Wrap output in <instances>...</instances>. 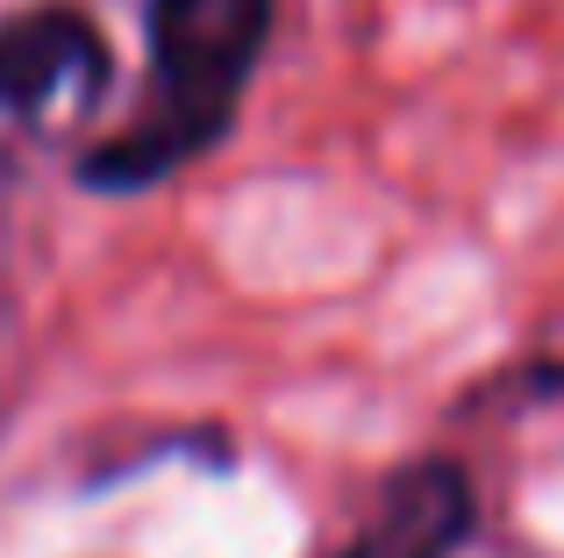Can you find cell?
Masks as SVG:
<instances>
[{"label": "cell", "instance_id": "cell-2", "mask_svg": "<svg viewBox=\"0 0 564 558\" xmlns=\"http://www.w3.org/2000/svg\"><path fill=\"white\" fill-rule=\"evenodd\" d=\"M108 36L86 8L72 0H36V8L0 22V115H43V108H79L108 94Z\"/></svg>", "mask_w": 564, "mask_h": 558}, {"label": "cell", "instance_id": "cell-3", "mask_svg": "<svg viewBox=\"0 0 564 558\" xmlns=\"http://www.w3.org/2000/svg\"><path fill=\"white\" fill-rule=\"evenodd\" d=\"M471 523H479L471 473L443 451H429V459H408L386 473V487L358 516V530L329 558H457Z\"/></svg>", "mask_w": 564, "mask_h": 558}, {"label": "cell", "instance_id": "cell-1", "mask_svg": "<svg viewBox=\"0 0 564 558\" xmlns=\"http://www.w3.org/2000/svg\"><path fill=\"white\" fill-rule=\"evenodd\" d=\"M272 0H143V100L79 158L86 194H151L236 129Z\"/></svg>", "mask_w": 564, "mask_h": 558}, {"label": "cell", "instance_id": "cell-4", "mask_svg": "<svg viewBox=\"0 0 564 558\" xmlns=\"http://www.w3.org/2000/svg\"><path fill=\"white\" fill-rule=\"evenodd\" d=\"M536 379H543V387H564V358L557 365H536Z\"/></svg>", "mask_w": 564, "mask_h": 558}]
</instances>
